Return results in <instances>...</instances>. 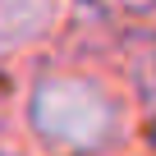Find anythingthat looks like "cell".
Returning <instances> with one entry per match:
<instances>
[{"mask_svg":"<svg viewBox=\"0 0 156 156\" xmlns=\"http://www.w3.org/2000/svg\"><path fill=\"white\" fill-rule=\"evenodd\" d=\"M32 119L60 147H101L119 133L115 101L87 83H73V78H55V83H46L37 92Z\"/></svg>","mask_w":156,"mask_h":156,"instance_id":"1","label":"cell"},{"mask_svg":"<svg viewBox=\"0 0 156 156\" xmlns=\"http://www.w3.org/2000/svg\"><path fill=\"white\" fill-rule=\"evenodd\" d=\"M51 19V0H0V41H28Z\"/></svg>","mask_w":156,"mask_h":156,"instance_id":"2","label":"cell"}]
</instances>
